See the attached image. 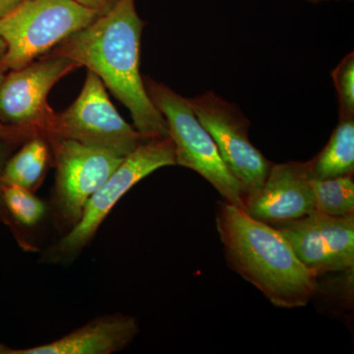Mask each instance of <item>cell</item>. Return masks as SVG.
<instances>
[{"mask_svg": "<svg viewBox=\"0 0 354 354\" xmlns=\"http://www.w3.org/2000/svg\"><path fill=\"white\" fill-rule=\"evenodd\" d=\"M145 21L135 0H120L104 15L70 35L51 51L87 67L131 113L135 129L147 139L169 137L167 121L147 93L140 73Z\"/></svg>", "mask_w": 354, "mask_h": 354, "instance_id": "6da1fadb", "label": "cell"}, {"mask_svg": "<svg viewBox=\"0 0 354 354\" xmlns=\"http://www.w3.org/2000/svg\"><path fill=\"white\" fill-rule=\"evenodd\" d=\"M216 230L228 264L281 308L305 306L315 295L317 274L279 230L227 202L218 203Z\"/></svg>", "mask_w": 354, "mask_h": 354, "instance_id": "7a4b0ae2", "label": "cell"}, {"mask_svg": "<svg viewBox=\"0 0 354 354\" xmlns=\"http://www.w3.org/2000/svg\"><path fill=\"white\" fill-rule=\"evenodd\" d=\"M176 165L171 137L147 140L123 158L118 169L91 197L80 221L44 250L43 264L69 265L94 241L102 221L121 198L139 181L162 167Z\"/></svg>", "mask_w": 354, "mask_h": 354, "instance_id": "3957f363", "label": "cell"}, {"mask_svg": "<svg viewBox=\"0 0 354 354\" xmlns=\"http://www.w3.org/2000/svg\"><path fill=\"white\" fill-rule=\"evenodd\" d=\"M97 17L75 0H21L0 18V39L6 44L0 71L32 64Z\"/></svg>", "mask_w": 354, "mask_h": 354, "instance_id": "277c9868", "label": "cell"}, {"mask_svg": "<svg viewBox=\"0 0 354 354\" xmlns=\"http://www.w3.org/2000/svg\"><path fill=\"white\" fill-rule=\"evenodd\" d=\"M143 79L149 97L167 121L176 165L196 171L225 202L242 209L245 195L241 183L221 160L215 142L198 120L187 97L151 77Z\"/></svg>", "mask_w": 354, "mask_h": 354, "instance_id": "5b68a950", "label": "cell"}, {"mask_svg": "<svg viewBox=\"0 0 354 354\" xmlns=\"http://www.w3.org/2000/svg\"><path fill=\"white\" fill-rule=\"evenodd\" d=\"M55 167L50 211L60 236L80 221L91 197L108 180L123 158L74 140L48 135Z\"/></svg>", "mask_w": 354, "mask_h": 354, "instance_id": "8992f818", "label": "cell"}, {"mask_svg": "<svg viewBox=\"0 0 354 354\" xmlns=\"http://www.w3.org/2000/svg\"><path fill=\"white\" fill-rule=\"evenodd\" d=\"M48 135L74 140L120 158L150 140L121 118L104 83L90 70L76 101L62 113H55L44 136Z\"/></svg>", "mask_w": 354, "mask_h": 354, "instance_id": "52a82bcc", "label": "cell"}, {"mask_svg": "<svg viewBox=\"0 0 354 354\" xmlns=\"http://www.w3.org/2000/svg\"><path fill=\"white\" fill-rule=\"evenodd\" d=\"M187 101L215 142L228 171L241 183L245 198L259 189L272 162L250 141V121L241 108L213 91L187 97Z\"/></svg>", "mask_w": 354, "mask_h": 354, "instance_id": "ba28073f", "label": "cell"}, {"mask_svg": "<svg viewBox=\"0 0 354 354\" xmlns=\"http://www.w3.org/2000/svg\"><path fill=\"white\" fill-rule=\"evenodd\" d=\"M79 65L55 51L6 74L0 85V123L43 135L55 111L48 102L53 86Z\"/></svg>", "mask_w": 354, "mask_h": 354, "instance_id": "9c48e42d", "label": "cell"}, {"mask_svg": "<svg viewBox=\"0 0 354 354\" xmlns=\"http://www.w3.org/2000/svg\"><path fill=\"white\" fill-rule=\"evenodd\" d=\"M290 242L298 259L314 274L353 270L354 215H308L271 225Z\"/></svg>", "mask_w": 354, "mask_h": 354, "instance_id": "30bf717a", "label": "cell"}, {"mask_svg": "<svg viewBox=\"0 0 354 354\" xmlns=\"http://www.w3.org/2000/svg\"><path fill=\"white\" fill-rule=\"evenodd\" d=\"M308 162L272 164L264 184L244 200L242 209L255 220L276 225L315 209Z\"/></svg>", "mask_w": 354, "mask_h": 354, "instance_id": "8fae6325", "label": "cell"}, {"mask_svg": "<svg viewBox=\"0 0 354 354\" xmlns=\"http://www.w3.org/2000/svg\"><path fill=\"white\" fill-rule=\"evenodd\" d=\"M139 333L134 317L116 313L97 317L57 341L10 354H111L127 348Z\"/></svg>", "mask_w": 354, "mask_h": 354, "instance_id": "7c38bea8", "label": "cell"}, {"mask_svg": "<svg viewBox=\"0 0 354 354\" xmlns=\"http://www.w3.org/2000/svg\"><path fill=\"white\" fill-rule=\"evenodd\" d=\"M51 160L50 147L46 137H32L7 160L2 171V184L20 186L35 192L43 183Z\"/></svg>", "mask_w": 354, "mask_h": 354, "instance_id": "4fadbf2b", "label": "cell"}, {"mask_svg": "<svg viewBox=\"0 0 354 354\" xmlns=\"http://www.w3.org/2000/svg\"><path fill=\"white\" fill-rule=\"evenodd\" d=\"M309 167L315 179L353 176L354 118H339L330 141L309 160Z\"/></svg>", "mask_w": 354, "mask_h": 354, "instance_id": "5bb4252c", "label": "cell"}, {"mask_svg": "<svg viewBox=\"0 0 354 354\" xmlns=\"http://www.w3.org/2000/svg\"><path fill=\"white\" fill-rule=\"evenodd\" d=\"M315 209L333 216L354 215L353 176L312 180Z\"/></svg>", "mask_w": 354, "mask_h": 354, "instance_id": "9a60e30c", "label": "cell"}, {"mask_svg": "<svg viewBox=\"0 0 354 354\" xmlns=\"http://www.w3.org/2000/svg\"><path fill=\"white\" fill-rule=\"evenodd\" d=\"M1 196L9 215L23 230L38 225L46 215V203L32 191L20 186L2 184Z\"/></svg>", "mask_w": 354, "mask_h": 354, "instance_id": "2e32d148", "label": "cell"}, {"mask_svg": "<svg viewBox=\"0 0 354 354\" xmlns=\"http://www.w3.org/2000/svg\"><path fill=\"white\" fill-rule=\"evenodd\" d=\"M339 118H354V53L342 58L332 73Z\"/></svg>", "mask_w": 354, "mask_h": 354, "instance_id": "e0dca14e", "label": "cell"}, {"mask_svg": "<svg viewBox=\"0 0 354 354\" xmlns=\"http://www.w3.org/2000/svg\"><path fill=\"white\" fill-rule=\"evenodd\" d=\"M21 145L18 142L7 141V140H0V221L3 223L6 227L10 228L11 232L15 237L16 241L18 242L21 248L25 251H37V247L32 243L31 241L26 236L25 230L18 227L15 221L12 220L11 216L9 215L8 211L4 205L3 199L1 196V176L3 171L4 165H6L7 160L10 157L11 153L13 152L16 147Z\"/></svg>", "mask_w": 354, "mask_h": 354, "instance_id": "ac0fdd59", "label": "cell"}, {"mask_svg": "<svg viewBox=\"0 0 354 354\" xmlns=\"http://www.w3.org/2000/svg\"><path fill=\"white\" fill-rule=\"evenodd\" d=\"M37 135L39 134L32 131V130L10 127V125L0 123V140H7V141L18 142V143L23 144L27 140L37 136Z\"/></svg>", "mask_w": 354, "mask_h": 354, "instance_id": "d6986e66", "label": "cell"}, {"mask_svg": "<svg viewBox=\"0 0 354 354\" xmlns=\"http://www.w3.org/2000/svg\"><path fill=\"white\" fill-rule=\"evenodd\" d=\"M79 4L91 9L97 15L102 16L109 13L120 0H75Z\"/></svg>", "mask_w": 354, "mask_h": 354, "instance_id": "ffe728a7", "label": "cell"}, {"mask_svg": "<svg viewBox=\"0 0 354 354\" xmlns=\"http://www.w3.org/2000/svg\"><path fill=\"white\" fill-rule=\"evenodd\" d=\"M20 1L21 0H0V18L17 6Z\"/></svg>", "mask_w": 354, "mask_h": 354, "instance_id": "44dd1931", "label": "cell"}, {"mask_svg": "<svg viewBox=\"0 0 354 354\" xmlns=\"http://www.w3.org/2000/svg\"><path fill=\"white\" fill-rule=\"evenodd\" d=\"M305 1L309 2V3H312V4H320V3H324V2H330V1H337V2L349 1V2H353V0H305Z\"/></svg>", "mask_w": 354, "mask_h": 354, "instance_id": "7402d4cb", "label": "cell"}, {"mask_svg": "<svg viewBox=\"0 0 354 354\" xmlns=\"http://www.w3.org/2000/svg\"><path fill=\"white\" fill-rule=\"evenodd\" d=\"M6 53V44L4 43L3 39H0V60L3 58Z\"/></svg>", "mask_w": 354, "mask_h": 354, "instance_id": "603a6c76", "label": "cell"}, {"mask_svg": "<svg viewBox=\"0 0 354 354\" xmlns=\"http://www.w3.org/2000/svg\"><path fill=\"white\" fill-rule=\"evenodd\" d=\"M12 348H7L4 344H0V354H10Z\"/></svg>", "mask_w": 354, "mask_h": 354, "instance_id": "cb8c5ba5", "label": "cell"}, {"mask_svg": "<svg viewBox=\"0 0 354 354\" xmlns=\"http://www.w3.org/2000/svg\"><path fill=\"white\" fill-rule=\"evenodd\" d=\"M4 77H6V73L0 71V85H1L2 81H3Z\"/></svg>", "mask_w": 354, "mask_h": 354, "instance_id": "d4e9b609", "label": "cell"}]
</instances>
